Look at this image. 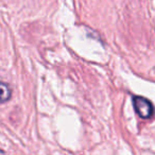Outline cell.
<instances>
[{"instance_id": "cell-1", "label": "cell", "mask_w": 155, "mask_h": 155, "mask_svg": "<svg viewBox=\"0 0 155 155\" xmlns=\"http://www.w3.org/2000/svg\"><path fill=\"white\" fill-rule=\"evenodd\" d=\"M133 105L135 112L142 119H150L153 116V105L150 100L140 96L133 98Z\"/></svg>"}, {"instance_id": "cell-2", "label": "cell", "mask_w": 155, "mask_h": 155, "mask_svg": "<svg viewBox=\"0 0 155 155\" xmlns=\"http://www.w3.org/2000/svg\"><path fill=\"white\" fill-rule=\"evenodd\" d=\"M12 97V88L9 84L0 82V104L8 102Z\"/></svg>"}]
</instances>
